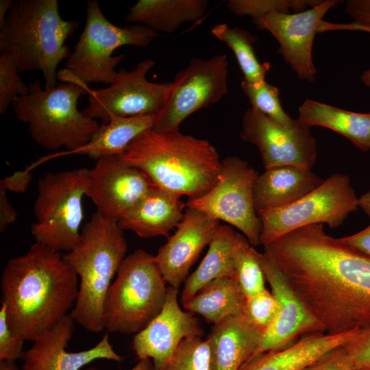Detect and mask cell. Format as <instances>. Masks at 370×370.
Listing matches in <instances>:
<instances>
[{
	"instance_id": "d6986e66",
	"label": "cell",
	"mask_w": 370,
	"mask_h": 370,
	"mask_svg": "<svg viewBox=\"0 0 370 370\" xmlns=\"http://www.w3.org/2000/svg\"><path fill=\"white\" fill-rule=\"evenodd\" d=\"M177 296L178 290L168 286L162 310L133 339L137 358H151L156 370H162L182 340L204 334L199 320L181 309Z\"/></svg>"
},
{
	"instance_id": "d4e9b609",
	"label": "cell",
	"mask_w": 370,
	"mask_h": 370,
	"mask_svg": "<svg viewBox=\"0 0 370 370\" xmlns=\"http://www.w3.org/2000/svg\"><path fill=\"white\" fill-rule=\"evenodd\" d=\"M207 0H138L129 8L125 21L147 26L157 33L171 34L184 23L203 18Z\"/></svg>"
},
{
	"instance_id": "7a4b0ae2",
	"label": "cell",
	"mask_w": 370,
	"mask_h": 370,
	"mask_svg": "<svg viewBox=\"0 0 370 370\" xmlns=\"http://www.w3.org/2000/svg\"><path fill=\"white\" fill-rule=\"evenodd\" d=\"M78 289V277L63 254L34 243L3 270L1 304L10 328L34 342L68 314Z\"/></svg>"
},
{
	"instance_id": "7402d4cb",
	"label": "cell",
	"mask_w": 370,
	"mask_h": 370,
	"mask_svg": "<svg viewBox=\"0 0 370 370\" xmlns=\"http://www.w3.org/2000/svg\"><path fill=\"white\" fill-rule=\"evenodd\" d=\"M185 206L180 196L153 186L118 223L123 230H130L141 238L167 237L182 220Z\"/></svg>"
},
{
	"instance_id": "cb8c5ba5",
	"label": "cell",
	"mask_w": 370,
	"mask_h": 370,
	"mask_svg": "<svg viewBox=\"0 0 370 370\" xmlns=\"http://www.w3.org/2000/svg\"><path fill=\"white\" fill-rule=\"evenodd\" d=\"M358 330L337 334L324 332L306 334L284 349L255 356L240 370H302L328 351L345 345Z\"/></svg>"
},
{
	"instance_id": "6da1fadb",
	"label": "cell",
	"mask_w": 370,
	"mask_h": 370,
	"mask_svg": "<svg viewBox=\"0 0 370 370\" xmlns=\"http://www.w3.org/2000/svg\"><path fill=\"white\" fill-rule=\"evenodd\" d=\"M323 225L288 233L264 253L324 333L360 330L370 325V259Z\"/></svg>"
},
{
	"instance_id": "f546056e",
	"label": "cell",
	"mask_w": 370,
	"mask_h": 370,
	"mask_svg": "<svg viewBox=\"0 0 370 370\" xmlns=\"http://www.w3.org/2000/svg\"><path fill=\"white\" fill-rule=\"evenodd\" d=\"M210 32L234 52L245 80L251 83L265 81L270 64L258 61L254 49L257 41L255 36L245 29L230 27L226 23L214 25Z\"/></svg>"
},
{
	"instance_id": "7dc6e473",
	"label": "cell",
	"mask_w": 370,
	"mask_h": 370,
	"mask_svg": "<svg viewBox=\"0 0 370 370\" xmlns=\"http://www.w3.org/2000/svg\"><path fill=\"white\" fill-rule=\"evenodd\" d=\"M0 370H19L15 361L3 360L0 361Z\"/></svg>"
},
{
	"instance_id": "c3c4849f",
	"label": "cell",
	"mask_w": 370,
	"mask_h": 370,
	"mask_svg": "<svg viewBox=\"0 0 370 370\" xmlns=\"http://www.w3.org/2000/svg\"><path fill=\"white\" fill-rule=\"evenodd\" d=\"M361 80L365 86L370 88V67L362 73Z\"/></svg>"
},
{
	"instance_id": "83f0119b",
	"label": "cell",
	"mask_w": 370,
	"mask_h": 370,
	"mask_svg": "<svg viewBox=\"0 0 370 370\" xmlns=\"http://www.w3.org/2000/svg\"><path fill=\"white\" fill-rule=\"evenodd\" d=\"M155 118L156 115L114 117L99 125L88 143L70 153L86 155L97 160L121 157L138 136L152 128Z\"/></svg>"
},
{
	"instance_id": "7bdbcfd3",
	"label": "cell",
	"mask_w": 370,
	"mask_h": 370,
	"mask_svg": "<svg viewBox=\"0 0 370 370\" xmlns=\"http://www.w3.org/2000/svg\"><path fill=\"white\" fill-rule=\"evenodd\" d=\"M7 190L0 187V231L4 232L7 227L14 223L17 213L9 201Z\"/></svg>"
},
{
	"instance_id": "52a82bcc",
	"label": "cell",
	"mask_w": 370,
	"mask_h": 370,
	"mask_svg": "<svg viewBox=\"0 0 370 370\" xmlns=\"http://www.w3.org/2000/svg\"><path fill=\"white\" fill-rule=\"evenodd\" d=\"M166 284L155 256L139 249L126 256L106 294L105 329L123 334L143 330L162 310Z\"/></svg>"
},
{
	"instance_id": "e0dca14e",
	"label": "cell",
	"mask_w": 370,
	"mask_h": 370,
	"mask_svg": "<svg viewBox=\"0 0 370 370\" xmlns=\"http://www.w3.org/2000/svg\"><path fill=\"white\" fill-rule=\"evenodd\" d=\"M75 321L66 314L45 334L34 341L23 354L21 370H80L99 359L121 362L123 358L113 349L106 333L92 348L77 352L66 350L74 330Z\"/></svg>"
},
{
	"instance_id": "9a60e30c",
	"label": "cell",
	"mask_w": 370,
	"mask_h": 370,
	"mask_svg": "<svg viewBox=\"0 0 370 370\" xmlns=\"http://www.w3.org/2000/svg\"><path fill=\"white\" fill-rule=\"evenodd\" d=\"M338 1L323 0L317 5L298 13H272L254 19L256 27L268 31L280 45L278 52L299 80L312 82L317 70L312 46L323 17Z\"/></svg>"
},
{
	"instance_id": "7c38bea8",
	"label": "cell",
	"mask_w": 370,
	"mask_h": 370,
	"mask_svg": "<svg viewBox=\"0 0 370 370\" xmlns=\"http://www.w3.org/2000/svg\"><path fill=\"white\" fill-rule=\"evenodd\" d=\"M229 63L225 54L208 59L191 58L171 82L162 111L156 115L151 129L179 130L182 122L197 110L217 103L227 92Z\"/></svg>"
},
{
	"instance_id": "b9f144b4",
	"label": "cell",
	"mask_w": 370,
	"mask_h": 370,
	"mask_svg": "<svg viewBox=\"0 0 370 370\" xmlns=\"http://www.w3.org/2000/svg\"><path fill=\"white\" fill-rule=\"evenodd\" d=\"M31 180L32 174L29 170L17 171L9 177L1 180L0 187L7 191L23 193L26 190Z\"/></svg>"
},
{
	"instance_id": "d590c367",
	"label": "cell",
	"mask_w": 370,
	"mask_h": 370,
	"mask_svg": "<svg viewBox=\"0 0 370 370\" xmlns=\"http://www.w3.org/2000/svg\"><path fill=\"white\" fill-rule=\"evenodd\" d=\"M279 304L267 289L246 297L243 315L255 328L264 332L273 323Z\"/></svg>"
},
{
	"instance_id": "8992f818",
	"label": "cell",
	"mask_w": 370,
	"mask_h": 370,
	"mask_svg": "<svg viewBox=\"0 0 370 370\" xmlns=\"http://www.w3.org/2000/svg\"><path fill=\"white\" fill-rule=\"evenodd\" d=\"M29 88V93L16 98L11 106L38 145L50 151L64 147L70 153L88 143L99 127L96 119L77 108L79 99L88 95V86L67 82L43 89L35 79Z\"/></svg>"
},
{
	"instance_id": "8fae6325",
	"label": "cell",
	"mask_w": 370,
	"mask_h": 370,
	"mask_svg": "<svg viewBox=\"0 0 370 370\" xmlns=\"http://www.w3.org/2000/svg\"><path fill=\"white\" fill-rule=\"evenodd\" d=\"M258 175L246 160L227 156L221 161L216 184L201 197L188 199L186 206L232 225L252 246H258L261 221L254 200V185Z\"/></svg>"
},
{
	"instance_id": "8d00e7d4",
	"label": "cell",
	"mask_w": 370,
	"mask_h": 370,
	"mask_svg": "<svg viewBox=\"0 0 370 370\" xmlns=\"http://www.w3.org/2000/svg\"><path fill=\"white\" fill-rule=\"evenodd\" d=\"M345 12L353 19L349 24H333L323 21L319 32L330 30H357L370 33V0H349Z\"/></svg>"
},
{
	"instance_id": "3957f363",
	"label": "cell",
	"mask_w": 370,
	"mask_h": 370,
	"mask_svg": "<svg viewBox=\"0 0 370 370\" xmlns=\"http://www.w3.org/2000/svg\"><path fill=\"white\" fill-rule=\"evenodd\" d=\"M151 184L188 199L206 194L218 181L221 161L207 140L181 133L144 131L119 157Z\"/></svg>"
},
{
	"instance_id": "ba28073f",
	"label": "cell",
	"mask_w": 370,
	"mask_h": 370,
	"mask_svg": "<svg viewBox=\"0 0 370 370\" xmlns=\"http://www.w3.org/2000/svg\"><path fill=\"white\" fill-rule=\"evenodd\" d=\"M158 36L140 24L115 25L106 18L98 1L90 0L85 27L67 58L66 69L58 72L57 77L82 86L92 83L110 85L116 75V66L125 58L122 54L113 56L114 51L125 45L146 47Z\"/></svg>"
},
{
	"instance_id": "f35d334b",
	"label": "cell",
	"mask_w": 370,
	"mask_h": 370,
	"mask_svg": "<svg viewBox=\"0 0 370 370\" xmlns=\"http://www.w3.org/2000/svg\"><path fill=\"white\" fill-rule=\"evenodd\" d=\"M344 347L351 357L354 370H370V325L359 330Z\"/></svg>"
},
{
	"instance_id": "4316f807",
	"label": "cell",
	"mask_w": 370,
	"mask_h": 370,
	"mask_svg": "<svg viewBox=\"0 0 370 370\" xmlns=\"http://www.w3.org/2000/svg\"><path fill=\"white\" fill-rule=\"evenodd\" d=\"M245 300L236 275H225L208 283L182 305L214 325L228 317L243 314Z\"/></svg>"
},
{
	"instance_id": "f1b7e54d",
	"label": "cell",
	"mask_w": 370,
	"mask_h": 370,
	"mask_svg": "<svg viewBox=\"0 0 370 370\" xmlns=\"http://www.w3.org/2000/svg\"><path fill=\"white\" fill-rule=\"evenodd\" d=\"M235 234L230 227L219 225L205 257L184 282L181 293L182 304L212 280L221 276L236 275L233 261Z\"/></svg>"
},
{
	"instance_id": "277c9868",
	"label": "cell",
	"mask_w": 370,
	"mask_h": 370,
	"mask_svg": "<svg viewBox=\"0 0 370 370\" xmlns=\"http://www.w3.org/2000/svg\"><path fill=\"white\" fill-rule=\"evenodd\" d=\"M79 25L62 18L57 0H16L0 28V52L12 56L20 73L41 71L45 88H53L58 64L71 53L65 42Z\"/></svg>"
},
{
	"instance_id": "ab89813d",
	"label": "cell",
	"mask_w": 370,
	"mask_h": 370,
	"mask_svg": "<svg viewBox=\"0 0 370 370\" xmlns=\"http://www.w3.org/2000/svg\"><path fill=\"white\" fill-rule=\"evenodd\" d=\"M302 370H354V368L343 345L328 351Z\"/></svg>"
},
{
	"instance_id": "ee69618b",
	"label": "cell",
	"mask_w": 370,
	"mask_h": 370,
	"mask_svg": "<svg viewBox=\"0 0 370 370\" xmlns=\"http://www.w3.org/2000/svg\"><path fill=\"white\" fill-rule=\"evenodd\" d=\"M13 0H1L0 1V28L3 27L6 16L11 9L13 3Z\"/></svg>"
},
{
	"instance_id": "d6a6232c",
	"label": "cell",
	"mask_w": 370,
	"mask_h": 370,
	"mask_svg": "<svg viewBox=\"0 0 370 370\" xmlns=\"http://www.w3.org/2000/svg\"><path fill=\"white\" fill-rule=\"evenodd\" d=\"M322 0H230L229 10L238 16L259 18L272 13H298L313 8Z\"/></svg>"
},
{
	"instance_id": "f6af8a7d",
	"label": "cell",
	"mask_w": 370,
	"mask_h": 370,
	"mask_svg": "<svg viewBox=\"0 0 370 370\" xmlns=\"http://www.w3.org/2000/svg\"><path fill=\"white\" fill-rule=\"evenodd\" d=\"M87 370H97L95 368L90 367ZM130 370H156L153 361L150 358L139 359L138 363Z\"/></svg>"
},
{
	"instance_id": "bcb514c9",
	"label": "cell",
	"mask_w": 370,
	"mask_h": 370,
	"mask_svg": "<svg viewBox=\"0 0 370 370\" xmlns=\"http://www.w3.org/2000/svg\"><path fill=\"white\" fill-rule=\"evenodd\" d=\"M358 206L370 217V190L358 198Z\"/></svg>"
},
{
	"instance_id": "74e56055",
	"label": "cell",
	"mask_w": 370,
	"mask_h": 370,
	"mask_svg": "<svg viewBox=\"0 0 370 370\" xmlns=\"http://www.w3.org/2000/svg\"><path fill=\"white\" fill-rule=\"evenodd\" d=\"M25 340L10 328L6 316L5 306L0 308V361H16L23 358Z\"/></svg>"
},
{
	"instance_id": "44dd1931",
	"label": "cell",
	"mask_w": 370,
	"mask_h": 370,
	"mask_svg": "<svg viewBox=\"0 0 370 370\" xmlns=\"http://www.w3.org/2000/svg\"><path fill=\"white\" fill-rule=\"evenodd\" d=\"M263 334L243 314L214 324L206 338L210 348V370H240L253 358Z\"/></svg>"
},
{
	"instance_id": "e575fe53",
	"label": "cell",
	"mask_w": 370,
	"mask_h": 370,
	"mask_svg": "<svg viewBox=\"0 0 370 370\" xmlns=\"http://www.w3.org/2000/svg\"><path fill=\"white\" fill-rule=\"evenodd\" d=\"M12 56L0 52V114L4 115L12 102L29 93V85L24 83Z\"/></svg>"
},
{
	"instance_id": "4dcf8cb0",
	"label": "cell",
	"mask_w": 370,
	"mask_h": 370,
	"mask_svg": "<svg viewBox=\"0 0 370 370\" xmlns=\"http://www.w3.org/2000/svg\"><path fill=\"white\" fill-rule=\"evenodd\" d=\"M258 253L245 236L236 232L233 248L234 267L238 283L246 297L266 289V279Z\"/></svg>"
},
{
	"instance_id": "ac0fdd59",
	"label": "cell",
	"mask_w": 370,
	"mask_h": 370,
	"mask_svg": "<svg viewBox=\"0 0 370 370\" xmlns=\"http://www.w3.org/2000/svg\"><path fill=\"white\" fill-rule=\"evenodd\" d=\"M219 225V220L203 212L186 208L176 232L155 256L162 276L170 286L179 290Z\"/></svg>"
},
{
	"instance_id": "ffe728a7",
	"label": "cell",
	"mask_w": 370,
	"mask_h": 370,
	"mask_svg": "<svg viewBox=\"0 0 370 370\" xmlns=\"http://www.w3.org/2000/svg\"><path fill=\"white\" fill-rule=\"evenodd\" d=\"M258 258L279 308L273 323L264 332L253 358L267 352L284 349L303 334L323 332L321 325L288 286L270 258L264 252L258 253Z\"/></svg>"
},
{
	"instance_id": "4fadbf2b",
	"label": "cell",
	"mask_w": 370,
	"mask_h": 370,
	"mask_svg": "<svg viewBox=\"0 0 370 370\" xmlns=\"http://www.w3.org/2000/svg\"><path fill=\"white\" fill-rule=\"evenodd\" d=\"M154 65L152 60L146 59L130 71L122 68L107 88L88 87V105L83 112L103 123L114 117L157 115L166 104L171 82H149L147 75Z\"/></svg>"
},
{
	"instance_id": "9c48e42d",
	"label": "cell",
	"mask_w": 370,
	"mask_h": 370,
	"mask_svg": "<svg viewBox=\"0 0 370 370\" xmlns=\"http://www.w3.org/2000/svg\"><path fill=\"white\" fill-rule=\"evenodd\" d=\"M88 171L83 167L48 173L38 180L30 228L36 243L61 253L78 243Z\"/></svg>"
},
{
	"instance_id": "484cf974",
	"label": "cell",
	"mask_w": 370,
	"mask_h": 370,
	"mask_svg": "<svg viewBox=\"0 0 370 370\" xmlns=\"http://www.w3.org/2000/svg\"><path fill=\"white\" fill-rule=\"evenodd\" d=\"M298 112L299 122L328 128L346 137L362 151L370 150V113L348 111L311 99H306Z\"/></svg>"
},
{
	"instance_id": "30bf717a",
	"label": "cell",
	"mask_w": 370,
	"mask_h": 370,
	"mask_svg": "<svg viewBox=\"0 0 370 370\" xmlns=\"http://www.w3.org/2000/svg\"><path fill=\"white\" fill-rule=\"evenodd\" d=\"M349 177L334 173L314 190L286 206L258 212L264 247L299 228L313 224L340 227L358 208Z\"/></svg>"
},
{
	"instance_id": "5b68a950",
	"label": "cell",
	"mask_w": 370,
	"mask_h": 370,
	"mask_svg": "<svg viewBox=\"0 0 370 370\" xmlns=\"http://www.w3.org/2000/svg\"><path fill=\"white\" fill-rule=\"evenodd\" d=\"M127 249L123 230L118 222L96 211L82 227L78 243L63 254L79 278L71 315L75 323L90 332L99 333L105 329V299L126 257Z\"/></svg>"
},
{
	"instance_id": "603a6c76",
	"label": "cell",
	"mask_w": 370,
	"mask_h": 370,
	"mask_svg": "<svg viewBox=\"0 0 370 370\" xmlns=\"http://www.w3.org/2000/svg\"><path fill=\"white\" fill-rule=\"evenodd\" d=\"M324 181L312 169L280 166L258 174L254 185V200L258 212L289 205L319 187Z\"/></svg>"
},
{
	"instance_id": "60d3db41",
	"label": "cell",
	"mask_w": 370,
	"mask_h": 370,
	"mask_svg": "<svg viewBox=\"0 0 370 370\" xmlns=\"http://www.w3.org/2000/svg\"><path fill=\"white\" fill-rule=\"evenodd\" d=\"M341 241L370 259V225L362 231L341 238Z\"/></svg>"
},
{
	"instance_id": "1f68e13d",
	"label": "cell",
	"mask_w": 370,
	"mask_h": 370,
	"mask_svg": "<svg viewBox=\"0 0 370 370\" xmlns=\"http://www.w3.org/2000/svg\"><path fill=\"white\" fill-rule=\"evenodd\" d=\"M243 92L247 97L251 107L284 126H292L293 119L283 110L277 87L262 81L249 82L244 79L241 82Z\"/></svg>"
},
{
	"instance_id": "836d02e7",
	"label": "cell",
	"mask_w": 370,
	"mask_h": 370,
	"mask_svg": "<svg viewBox=\"0 0 370 370\" xmlns=\"http://www.w3.org/2000/svg\"><path fill=\"white\" fill-rule=\"evenodd\" d=\"M162 370H210V348L201 336L181 341Z\"/></svg>"
},
{
	"instance_id": "2e32d148",
	"label": "cell",
	"mask_w": 370,
	"mask_h": 370,
	"mask_svg": "<svg viewBox=\"0 0 370 370\" xmlns=\"http://www.w3.org/2000/svg\"><path fill=\"white\" fill-rule=\"evenodd\" d=\"M153 185L138 169L112 156L89 169L86 196L104 217L119 222Z\"/></svg>"
},
{
	"instance_id": "5bb4252c",
	"label": "cell",
	"mask_w": 370,
	"mask_h": 370,
	"mask_svg": "<svg viewBox=\"0 0 370 370\" xmlns=\"http://www.w3.org/2000/svg\"><path fill=\"white\" fill-rule=\"evenodd\" d=\"M311 127L297 119L284 126L250 107L242 120L241 139L257 147L265 169L295 166L312 169L317 156V141Z\"/></svg>"
}]
</instances>
